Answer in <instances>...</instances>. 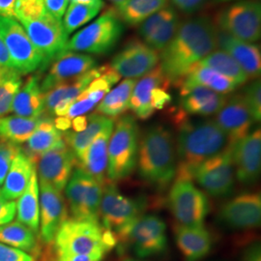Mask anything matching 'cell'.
<instances>
[{"instance_id": "f35d334b", "label": "cell", "mask_w": 261, "mask_h": 261, "mask_svg": "<svg viewBox=\"0 0 261 261\" xmlns=\"http://www.w3.org/2000/svg\"><path fill=\"white\" fill-rule=\"evenodd\" d=\"M103 8V5L71 3L66 9L62 20L66 34L69 36L70 34L75 32L77 28L89 22Z\"/></svg>"}, {"instance_id": "ba28073f", "label": "cell", "mask_w": 261, "mask_h": 261, "mask_svg": "<svg viewBox=\"0 0 261 261\" xmlns=\"http://www.w3.org/2000/svg\"><path fill=\"white\" fill-rule=\"evenodd\" d=\"M216 28L248 43L257 42L261 36L259 0H241L221 10L216 16Z\"/></svg>"}, {"instance_id": "9c48e42d", "label": "cell", "mask_w": 261, "mask_h": 261, "mask_svg": "<svg viewBox=\"0 0 261 261\" xmlns=\"http://www.w3.org/2000/svg\"><path fill=\"white\" fill-rule=\"evenodd\" d=\"M103 187L82 168H75L65 187L73 219L99 223Z\"/></svg>"}, {"instance_id": "1f68e13d", "label": "cell", "mask_w": 261, "mask_h": 261, "mask_svg": "<svg viewBox=\"0 0 261 261\" xmlns=\"http://www.w3.org/2000/svg\"><path fill=\"white\" fill-rule=\"evenodd\" d=\"M0 242L27 252L35 259L42 254L39 235L19 221L0 225Z\"/></svg>"}, {"instance_id": "7402d4cb", "label": "cell", "mask_w": 261, "mask_h": 261, "mask_svg": "<svg viewBox=\"0 0 261 261\" xmlns=\"http://www.w3.org/2000/svg\"><path fill=\"white\" fill-rule=\"evenodd\" d=\"M218 47L228 54L240 65L249 79H257L261 73L260 47L248 43L217 28Z\"/></svg>"}, {"instance_id": "ab89813d", "label": "cell", "mask_w": 261, "mask_h": 261, "mask_svg": "<svg viewBox=\"0 0 261 261\" xmlns=\"http://www.w3.org/2000/svg\"><path fill=\"white\" fill-rule=\"evenodd\" d=\"M21 85V75L15 69H0V118L11 112L14 98Z\"/></svg>"}, {"instance_id": "52a82bcc", "label": "cell", "mask_w": 261, "mask_h": 261, "mask_svg": "<svg viewBox=\"0 0 261 261\" xmlns=\"http://www.w3.org/2000/svg\"><path fill=\"white\" fill-rule=\"evenodd\" d=\"M165 222L154 215H142L119 231L115 232L117 243L129 245L141 258L158 255L167 250L168 237Z\"/></svg>"}, {"instance_id": "3957f363", "label": "cell", "mask_w": 261, "mask_h": 261, "mask_svg": "<svg viewBox=\"0 0 261 261\" xmlns=\"http://www.w3.org/2000/svg\"><path fill=\"white\" fill-rule=\"evenodd\" d=\"M137 166L142 180L164 190L176 174V155L171 133L163 126H153L142 135Z\"/></svg>"}, {"instance_id": "603a6c76", "label": "cell", "mask_w": 261, "mask_h": 261, "mask_svg": "<svg viewBox=\"0 0 261 261\" xmlns=\"http://www.w3.org/2000/svg\"><path fill=\"white\" fill-rule=\"evenodd\" d=\"M226 102L223 94L199 85L180 86V111L185 114L209 116L219 112Z\"/></svg>"}, {"instance_id": "e7e4bbea", "label": "cell", "mask_w": 261, "mask_h": 261, "mask_svg": "<svg viewBox=\"0 0 261 261\" xmlns=\"http://www.w3.org/2000/svg\"><path fill=\"white\" fill-rule=\"evenodd\" d=\"M123 261H144V260H140V259H135V258H126V259H124Z\"/></svg>"}, {"instance_id": "be15d7a7", "label": "cell", "mask_w": 261, "mask_h": 261, "mask_svg": "<svg viewBox=\"0 0 261 261\" xmlns=\"http://www.w3.org/2000/svg\"><path fill=\"white\" fill-rule=\"evenodd\" d=\"M36 261V260H35ZM39 261H55L54 259H51V258H49V257H47V255L46 256H44V257H42L41 259Z\"/></svg>"}, {"instance_id": "83f0119b", "label": "cell", "mask_w": 261, "mask_h": 261, "mask_svg": "<svg viewBox=\"0 0 261 261\" xmlns=\"http://www.w3.org/2000/svg\"><path fill=\"white\" fill-rule=\"evenodd\" d=\"M36 164L28 157L23 150L19 149L13 160L9 171L0 189V194L7 200L19 198L28 187Z\"/></svg>"}, {"instance_id": "03108f58", "label": "cell", "mask_w": 261, "mask_h": 261, "mask_svg": "<svg viewBox=\"0 0 261 261\" xmlns=\"http://www.w3.org/2000/svg\"><path fill=\"white\" fill-rule=\"evenodd\" d=\"M217 2H228V1H233V0H216Z\"/></svg>"}, {"instance_id": "f6af8a7d", "label": "cell", "mask_w": 261, "mask_h": 261, "mask_svg": "<svg viewBox=\"0 0 261 261\" xmlns=\"http://www.w3.org/2000/svg\"><path fill=\"white\" fill-rule=\"evenodd\" d=\"M245 103L252 115L254 123L261 119V84L260 81H254L242 94Z\"/></svg>"}, {"instance_id": "cb8c5ba5", "label": "cell", "mask_w": 261, "mask_h": 261, "mask_svg": "<svg viewBox=\"0 0 261 261\" xmlns=\"http://www.w3.org/2000/svg\"><path fill=\"white\" fill-rule=\"evenodd\" d=\"M114 124L107 127L90 143L83 156L76 160V167L94 178L101 185L106 184L108 169V150Z\"/></svg>"}, {"instance_id": "6125c7cd", "label": "cell", "mask_w": 261, "mask_h": 261, "mask_svg": "<svg viewBox=\"0 0 261 261\" xmlns=\"http://www.w3.org/2000/svg\"><path fill=\"white\" fill-rule=\"evenodd\" d=\"M109 1H111L112 3H113L114 7H117V6H119V5L123 4L124 2H126L127 0H109Z\"/></svg>"}, {"instance_id": "681fc988", "label": "cell", "mask_w": 261, "mask_h": 261, "mask_svg": "<svg viewBox=\"0 0 261 261\" xmlns=\"http://www.w3.org/2000/svg\"><path fill=\"white\" fill-rule=\"evenodd\" d=\"M36 259L19 249L0 242V261H35Z\"/></svg>"}, {"instance_id": "f1b7e54d", "label": "cell", "mask_w": 261, "mask_h": 261, "mask_svg": "<svg viewBox=\"0 0 261 261\" xmlns=\"http://www.w3.org/2000/svg\"><path fill=\"white\" fill-rule=\"evenodd\" d=\"M103 72V66L93 68L87 73L74 80L58 84L53 89L44 94L45 113L53 114L56 105L62 101H75L84 92L90 83Z\"/></svg>"}, {"instance_id": "8d00e7d4", "label": "cell", "mask_w": 261, "mask_h": 261, "mask_svg": "<svg viewBox=\"0 0 261 261\" xmlns=\"http://www.w3.org/2000/svg\"><path fill=\"white\" fill-rule=\"evenodd\" d=\"M39 118H25L18 115L0 118V139L14 144L27 142L37 126Z\"/></svg>"}, {"instance_id": "5b68a950", "label": "cell", "mask_w": 261, "mask_h": 261, "mask_svg": "<svg viewBox=\"0 0 261 261\" xmlns=\"http://www.w3.org/2000/svg\"><path fill=\"white\" fill-rule=\"evenodd\" d=\"M125 30L124 22L114 7L103 12L92 23L68 40L65 51L106 55L112 51Z\"/></svg>"}, {"instance_id": "6da1fadb", "label": "cell", "mask_w": 261, "mask_h": 261, "mask_svg": "<svg viewBox=\"0 0 261 261\" xmlns=\"http://www.w3.org/2000/svg\"><path fill=\"white\" fill-rule=\"evenodd\" d=\"M218 47L217 28L207 17L180 23L174 37L160 55V65L171 84L177 85L188 70Z\"/></svg>"}, {"instance_id": "f5cc1de1", "label": "cell", "mask_w": 261, "mask_h": 261, "mask_svg": "<svg viewBox=\"0 0 261 261\" xmlns=\"http://www.w3.org/2000/svg\"><path fill=\"white\" fill-rule=\"evenodd\" d=\"M178 9L187 14H193L201 9L208 0H171Z\"/></svg>"}, {"instance_id": "e575fe53", "label": "cell", "mask_w": 261, "mask_h": 261, "mask_svg": "<svg viewBox=\"0 0 261 261\" xmlns=\"http://www.w3.org/2000/svg\"><path fill=\"white\" fill-rule=\"evenodd\" d=\"M168 5V0H127L114 9L123 22L137 27Z\"/></svg>"}, {"instance_id": "e0dca14e", "label": "cell", "mask_w": 261, "mask_h": 261, "mask_svg": "<svg viewBox=\"0 0 261 261\" xmlns=\"http://www.w3.org/2000/svg\"><path fill=\"white\" fill-rule=\"evenodd\" d=\"M40 239L50 245L60 226L67 220L65 200L61 192L47 183L40 182Z\"/></svg>"}, {"instance_id": "277c9868", "label": "cell", "mask_w": 261, "mask_h": 261, "mask_svg": "<svg viewBox=\"0 0 261 261\" xmlns=\"http://www.w3.org/2000/svg\"><path fill=\"white\" fill-rule=\"evenodd\" d=\"M140 128L135 117L123 115L115 123L109 142L107 176L111 181L129 177L138 163Z\"/></svg>"}, {"instance_id": "db71d44e", "label": "cell", "mask_w": 261, "mask_h": 261, "mask_svg": "<svg viewBox=\"0 0 261 261\" xmlns=\"http://www.w3.org/2000/svg\"><path fill=\"white\" fill-rule=\"evenodd\" d=\"M105 254L90 253V254H70L58 256L56 261H103Z\"/></svg>"}, {"instance_id": "c3c4849f", "label": "cell", "mask_w": 261, "mask_h": 261, "mask_svg": "<svg viewBox=\"0 0 261 261\" xmlns=\"http://www.w3.org/2000/svg\"><path fill=\"white\" fill-rule=\"evenodd\" d=\"M169 84L159 86L153 89L151 93V106L154 111L156 110H163L168 105L171 103L172 97L168 92Z\"/></svg>"}, {"instance_id": "f907efd6", "label": "cell", "mask_w": 261, "mask_h": 261, "mask_svg": "<svg viewBox=\"0 0 261 261\" xmlns=\"http://www.w3.org/2000/svg\"><path fill=\"white\" fill-rule=\"evenodd\" d=\"M17 214V204L14 200H7L0 194V225L13 222Z\"/></svg>"}, {"instance_id": "60d3db41", "label": "cell", "mask_w": 261, "mask_h": 261, "mask_svg": "<svg viewBox=\"0 0 261 261\" xmlns=\"http://www.w3.org/2000/svg\"><path fill=\"white\" fill-rule=\"evenodd\" d=\"M120 77L111 65H103L102 74L90 83L84 94L97 105L111 91L112 86L119 82Z\"/></svg>"}, {"instance_id": "4dcf8cb0", "label": "cell", "mask_w": 261, "mask_h": 261, "mask_svg": "<svg viewBox=\"0 0 261 261\" xmlns=\"http://www.w3.org/2000/svg\"><path fill=\"white\" fill-rule=\"evenodd\" d=\"M179 86L199 85L209 88L217 93L228 94L236 90L239 84H236L229 77L222 75L214 70L198 65L197 63L192 66L183 79L178 83Z\"/></svg>"}, {"instance_id": "91938a15", "label": "cell", "mask_w": 261, "mask_h": 261, "mask_svg": "<svg viewBox=\"0 0 261 261\" xmlns=\"http://www.w3.org/2000/svg\"><path fill=\"white\" fill-rule=\"evenodd\" d=\"M54 122H55L56 129L62 132V133L67 132L72 127V120L67 118L65 116L56 117V119H54Z\"/></svg>"}, {"instance_id": "680465c9", "label": "cell", "mask_w": 261, "mask_h": 261, "mask_svg": "<svg viewBox=\"0 0 261 261\" xmlns=\"http://www.w3.org/2000/svg\"><path fill=\"white\" fill-rule=\"evenodd\" d=\"M88 123V117L87 116H77L75 117L74 119H72V128H73V132L75 133H80L86 128Z\"/></svg>"}, {"instance_id": "2e32d148", "label": "cell", "mask_w": 261, "mask_h": 261, "mask_svg": "<svg viewBox=\"0 0 261 261\" xmlns=\"http://www.w3.org/2000/svg\"><path fill=\"white\" fill-rule=\"evenodd\" d=\"M159 62L157 50L139 39H133L112 58L111 67L120 76L137 80L149 73Z\"/></svg>"}, {"instance_id": "b9f144b4", "label": "cell", "mask_w": 261, "mask_h": 261, "mask_svg": "<svg viewBox=\"0 0 261 261\" xmlns=\"http://www.w3.org/2000/svg\"><path fill=\"white\" fill-rule=\"evenodd\" d=\"M180 25V19L178 14L161 23L155 31L144 42L155 50H163L167 47L171 39L174 37L178 28Z\"/></svg>"}, {"instance_id": "4fadbf2b", "label": "cell", "mask_w": 261, "mask_h": 261, "mask_svg": "<svg viewBox=\"0 0 261 261\" xmlns=\"http://www.w3.org/2000/svg\"><path fill=\"white\" fill-rule=\"evenodd\" d=\"M146 207L147 200L144 197H127L111 183L103 185L100 217L103 228L113 233L140 218Z\"/></svg>"}, {"instance_id": "9f6ffc18", "label": "cell", "mask_w": 261, "mask_h": 261, "mask_svg": "<svg viewBox=\"0 0 261 261\" xmlns=\"http://www.w3.org/2000/svg\"><path fill=\"white\" fill-rule=\"evenodd\" d=\"M13 69L12 61L10 58L9 51L6 47V45L0 35V69Z\"/></svg>"}, {"instance_id": "f546056e", "label": "cell", "mask_w": 261, "mask_h": 261, "mask_svg": "<svg viewBox=\"0 0 261 261\" xmlns=\"http://www.w3.org/2000/svg\"><path fill=\"white\" fill-rule=\"evenodd\" d=\"M62 140L63 133L56 129L54 119L43 114L33 134L27 141V148L23 151L36 164L41 155L55 147Z\"/></svg>"}, {"instance_id": "7a4b0ae2", "label": "cell", "mask_w": 261, "mask_h": 261, "mask_svg": "<svg viewBox=\"0 0 261 261\" xmlns=\"http://www.w3.org/2000/svg\"><path fill=\"white\" fill-rule=\"evenodd\" d=\"M177 156L175 180H194L196 168L207 160L220 154L228 140L215 120L178 124Z\"/></svg>"}, {"instance_id": "9a60e30c", "label": "cell", "mask_w": 261, "mask_h": 261, "mask_svg": "<svg viewBox=\"0 0 261 261\" xmlns=\"http://www.w3.org/2000/svg\"><path fill=\"white\" fill-rule=\"evenodd\" d=\"M37 164L40 182L47 183L62 192L73 173L76 159L63 139L55 147L41 155Z\"/></svg>"}, {"instance_id": "8fae6325", "label": "cell", "mask_w": 261, "mask_h": 261, "mask_svg": "<svg viewBox=\"0 0 261 261\" xmlns=\"http://www.w3.org/2000/svg\"><path fill=\"white\" fill-rule=\"evenodd\" d=\"M168 206L178 224L186 227H201L210 209L205 194L188 180H175Z\"/></svg>"}, {"instance_id": "d6a6232c", "label": "cell", "mask_w": 261, "mask_h": 261, "mask_svg": "<svg viewBox=\"0 0 261 261\" xmlns=\"http://www.w3.org/2000/svg\"><path fill=\"white\" fill-rule=\"evenodd\" d=\"M36 169L32 172L28 187L19 196L17 204V218L39 235L40 229V193Z\"/></svg>"}, {"instance_id": "5bb4252c", "label": "cell", "mask_w": 261, "mask_h": 261, "mask_svg": "<svg viewBox=\"0 0 261 261\" xmlns=\"http://www.w3.org/2000/svg\"><path fill=\"white\" fill-rule=\"evenodd\" d=\"M194 180L211 196H229L235 183L232 147L227 144L220 154L201 164L194 173Z\"/></svg>"}, {"instance_id": "11a10c76", "label": "cell", "mask_w": 261, "mask_h": 261, "mask_svg": "<svg viewBox=\"0 0 261 261\" xmlns=\"http://www.w3.org/2000/svg\"><path fill=\"white\" fill-rule=\"evenodd\" d=\"M18 0H0V16L15 19V7Z\"/></svg>"}, {"instance_id": "ac0fdd59", "label": "cell", "mask_w": 261, "mask_h": 261, "mask_svg": "<svg viewBox=\"0 0 261 261\" xmlns=\"http://www.w3.org/2000/svg\"><path fill=\"white\" fill-rule=\"evenodd\" d=\"M220 221L233 229L257 227L261 221V196L257 193H248L236 196L222 206Z\"/></svg>"}, {"instance_id": "836d02e7", "label": "cell", "mask_w": 261, "mask_h": 261, "mask_svg": "<svg viewBox=\"0 0 261 261\" xmlns=\"http://www.w3.org/2000/svg\"><path fill=\"white\" fill-rule=\"evenodd\" d=\"M87 117L88 123L83 132L75 133L73 130H67L63 134V139L67 145L74 152L76 160L83 156L84 151L101 132L114 124L112 118L99 113H93Z\"/></svg>"}, {"instance_id": "d4e9b609", "label": "cell", "mask_w": 261, "mask_h": 261, "mask_svg": "<svg viewBox=\"0 0 261 261\" xmlns=\"http://www.w3.org/2000/svg\"><path fill=\"white\" fill-rule=\"evenodd\" d=\"M168 84L171 85V83L159 64L137 82L130 94L129 109L138 118L142 120L148 119L155 112L151 106V93L153 89Z\"/></svg>"}, {"instance_id": "7bdbcfd3", "label": "cell", "mask_w": 261, "mask_h": 261, "mask_svg": "<svg viewBox=\"0 0 261 261\" xmlns=\"http://www.w3.org/2000/svg\"><path fill=\"white\" fill-rule=\"evenodd\" d=\"M176 14H177V12L175 8L169 4L165 8L156 12L155 14L150 16L148 19H145L143 22L140 23L139 30H138L140 37L145 41L161 23H163L165 20L171 18L172 16H174Z\"/></svg>"}, {"instance_id": "484cf974", "label": "cell", "mask_w": 261, "mask_h": 261, "mask_svg": "<svg viewBox=\"0 0 261 261\" xmlns=\"http://www.w3.org/2000/svg\"><path fill=\"white\" fill-rule=\"evenodd\" d=\"M175 241L185 261H199L212 248V237L203 226L186 227L175 225Z\"/></svg>"}, {"instance_id": "bcb514c9", "label": "cell", "mask_w": 261, "mask_h": 261, "mask_svg": "<svg viewBox=\"0 0 261 261\" xmlns=\"http://www.w3.org/2000/svg\"><path fill=\"white\" fill-rule=\"evenodd\" d=\"M20 147L7 140H0V187L9 171L11 164Z\"/></svg>"}, {"instance_id": "816d5d0a", "label": "cell", "mask_w": 261, "mask_h": 261, "mask_svg": "<svg viewBox=\"0 0 261 261\" xmlns=\"http://www.w3.org/2000/svg\"><path fill=\"white\" fill-rule=\"evenodd\" d=\"M68 3L69 0H44V5L47 14L58 20H62Z\"/></svg>"}, {"instance_id": "4316f807", "label": "cell", "mask_w": 261, "mask_h": 261, "mask_svg": "<svg viewBox=\"0 0 261 261\" xmlns=\"http://www.w3.org/2000/svg\"><path fill=\"white\" fill-rule=\"evenodd\" d=\"M40 81L39 75L28 77L15 96L11 112L25 118H39L45 114L44 93L41 90Z\"/></svg>"}, {"instance_id": "6f0895ef", "label": "cell", "mask_w": 261, "mask_h": 261, "mask_svg": "<svg viewBox=\"0 0 261 261\" xmlns=\"http://www.w3.org/2000/svg\"><path fill=\"white\" fill-rule=\"evenodd\" d=\"M242 261H261L260 245L255 243L250 246L244 253Z\"/></svg>"}, {"instance_id": "7c38bea8", "label": "cell", "mask_w": 261, "mask_h": 261, "mask_svg": "<svg viewBox=\"0 0 261 261\" xmlns=\"http://www.w3.org/2000/svg\"><path fill=\"white\" fill-rule=\"evenodd\" d=\"M19 22L43 57L45 71L65 51L69 36L66 34L62 20H58L47 13L38 19H24Z\"/></svg>"}, {"instance_id": "94428289", "label": "cell", "mask_w": 261, "mask_h": 261, "mask_svg": "<svg viewBox=\"0 0 261 261\" xmlns=\"http://www.w3.org/2000/svg\"><path fill=\"white\" fill-rule=\"evenodd\" d=\"M72 3H81V4H94V5H105L103 0H71Z\"/></svg>"}, {"instance_id": "74e56055", "label": "cell", "mask_w": 261, "mask_h": 261, "mask_svg": "<svg viewBox=\"0 0 261 261\" xmlns=\"http://www.w3.org/2000/svg\"><path fill=\"white\" fill-rule=\"evenodd\" d=\"M196 63L198 65L210 68L216 72L229 77L239 85L246 84L249 80L248 75H246L240 65L231 56L222 49L212 51Z\"/></svg>"}, {"instance_id": "ffe728a7", "label": "cell", "mask_w": 261, "mask_h": 261, "mask_svg": "<svg viewBox=\"0 0 261 261\" xmlns=\"http://www.w3.org/2000/svg\"><path fill=\"white\" fill-rule=\"evenodd\" d=\"M231 147L237 179L243 184H252L260 174V129L250 133Z\"/></svg>"}, {"instance_id": "7dc6e473", "label": "cell", "mask_w": 261, "mask_h": 261, "mask_svg": "<svg viewBox=\"0 0 261 261\" xmlns=\"http://www.w3.org/2000/svg\"><path fill=\"white\" fill-rule=\"evenodd\" d=\"M95 106H96V103H93L91 100H89L83 92L75 99L74 103L71 105L65 117L72 120L75 117L82 116L85 113L92 111Z\"/></svg>"}, {"instance_id": "ee69618b", "label": "cell", "mask_w": 261, "mask_h": 261, "mask_svg": "<svg viewBox=\"0 0 261 261\" xmlns=\"http://www.w3.org/2000/svg\"><path fill=\"white\" fill-rule=\"evenodd\" d=\"M47 14L44 0H18L15 7V19H38Z\"/></svg>"}, {"instance_id": "d6986e66", "label": "cell", "mask_w": 261, "mask_h": 261, "mask_svg": "<svg viewBox=\"0 0 261 261\" xmlns=\"http://www.w3.org/2000/svg\"><path fill=\"white\" fill-rule=\"evenodd\" d=\"M215 122L226 135L229 146L247 137L254 123L242 94H235L226 100L224 107L216 113Z\"/></svg>"}, {"instance_id": "d590c367", "label": "cell", "mask_w": 261, "mask_h": 261, "mask_svg": "<svg viewBox=\"0 0 261 261\" xmlns=\"http://www.w3.org/2000/svg\"><path fill=\"white\" fill-rule=\"evenodd\" d=\"M138 80L127 79L105 96L97 112L107 117L120 116L129 109L130 94Z\"/></svg>"}, {"instance_id": "30bf717a", "label": "cell", "mask_w": 261, "mask_h": 261, "mask_svg": "<svg viewBox=\"0 0 261 261\" xmlns=\"http://www.w3.org/2000/svg\"><path fill=\"white\" fill-rule=\"evenodd\" d=\"M0 35L9 51L13 69L21 75L38 70L44 72L43 57L18 20L0 16Z\"/></svg>"}, {"instance_id": "8992f818", "label": "cell", "mask_w": 261, "mask_h": 261, "mask_svg": "<svg viewBox=\"0 0 261 261\" xmlns=\"http://www.w3.org/2000/svg\"><path fill=\"white\" fill-rule=\"evenodd\" d=\"M105 230L99 223L67 219L54 241L56 255L105 254L110 251L105 242Z\"/></svg>"}, {"instance_id": "44dd1931", "label": "cell", "mask_w": 261, "mask_h": 261, "mask_svg": "<svg viewBox=\"0 0 261 261\" xmlns=\"http://www.w3.org/2000/svg\"><path fill=\"white\" fill-rule=\"evenodd\" d=\"M96 67V60L89 55L64 51L51 63L47 75L41 83L45 94L56 85L74 80Z\"/></svg>"}]
</instances>
